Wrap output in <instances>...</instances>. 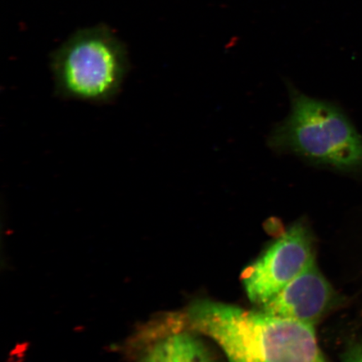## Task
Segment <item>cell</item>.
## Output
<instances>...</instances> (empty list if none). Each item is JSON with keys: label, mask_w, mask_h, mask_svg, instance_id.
Returning a JSON list of instances; mask_svg holds the SVG:
<instances>
[{"label": "cell", "mask_w": 362, "mask_h": 362, "mask_svg": "<svg viewBox=\"0 0 362 362\" xmlns=\"http://www.w3.org/2000/svg\"><path fill=\"white\" fill-rule=\"evenodd\" d=\"M174 318L179 332L209 337L229 362H327L315 327L261 310L201 300Z\"/></svg>", "instance_id": "6da1fadb"}, {"label": "cell", "mask_w": 362, "mask_h": 362, "mask_svg": "<svg viewBox=\"0 0 362 362\" xmlns=\"http://www.w3.org/2000/svg\"><path fill=\"white\" fill-rule=\"evenodd\" d=\"M343 362H362V341L353 343L343 356Z\"/></svg>", "instance_id": "52a82bcc"}, {"label": "cell", "mask_w": 362, "mask_h": 362, "mask_svg": "<svg viewBox=\"0 0 362 362\" xmlns=\"http://www.w3.org/2000/svg\"><path fill=\"white\" fill-rule=\"evenodd\" d=\"M291 110L271 131L270 148L311 165L343 171L362 167V139L333 104L307 96L287 83Z\"/></svg>", "instance_id": "7a4b0ae2"}, {"label": "cell", "mask_w": 362, "mask_h": 362, "mask_svg": "<svg viewBox=\"0 0 362 362\" xmlns=\"http://www.w3.org/2000/svg\"><path fill=\"white\" fill-rule=\"evenodd\" d=\"M129 69L125 48L102 29L76 34L52 58L55 94L64 100L112 103L121 93Z\"/></svg>", "instance_id": "3957f363"}, {"label": "cell", "mask_w": 362, "mask_h": 362, "mask_svg": "<svg viewBox=\"0 0 362 362\" xmlns=\"http://www.w3.org/2000/svg\"><path fill=\"white\" fill-rule=\"evenodd\" d=\"M341 301L314 262L260 307L267 314L315 327Z\"/></svg>", "instance_id": "5b68a950"}, {"label": "cell", "mask_w": 362, "mask_h": 362, "mask_svg": "<svg viewBox=\"0 0 362 362\" xmlns=\"http://www.w3.org/2000/svg\"><path fill=\"white\" fill-rule=\"evenodd\" d=\"M140 362H216L200 339L179 332L157 339Z\"/></svg>", "instance_id": "8992f818"}, {"label": "cell", "mask_w": 362, "mask_h": 362, "mask_svg": "<svg viewBox=\"0 0 362 362\" xmlns=\"http://www.w3.org/2000/svg\"><path fill=\"white\" fill-rule=\"evenodd\" d=\"M313 238L305 221H296L243 272L247 296L262 306L315 261Z\"/></svg>", "instance_id": "277c9868"}]
</instances>
